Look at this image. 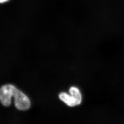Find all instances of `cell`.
<instances>
[{"label": "cell", "instance_id": "2", "mask_svg": "<svg viewBox=\"0 0 124 124\" xmlns=\"http://www.w3.org/2000/svg\"><path fill=\"white\" fill-rule=\"evenodd\" d=\"M69 92L71 96L66 93H61L59 95L60 99L70 107H74L80 104L82 98L79 90L75 87H71Z\"/></svg>", "mask_w": 124, "mask_h": 124}, {"label": "cell", "instance_id": "3", "mask_svg": "<svg viewBox=\"0 0 124 124\" xmlns=\"http://www.w3.org/2000/svg\"><path fill=\"white\" fill-rule=\"evenodd\" d=\"M8 0H0V3H2V2H4L6 1H8Z\"/></svg>", "mask_w": 124, "mask_h": 124}, {"label": "cell", "instance_id": "1", "mask_svg": "<svg viewBox=\"0 0 124 124\" xmlns=\"http://www.w3.org/2000/svg\"><path fill=\"white\" fill-rule=\"evenodd\" d=\"M0 96L2 101L8 105H11V98L14 97L15 107L19 110H27L30 107V101L28 97L12 85L2 86Z\"/></svg>", "mask_w": 124, "mask_h": 124}]
</instances>
